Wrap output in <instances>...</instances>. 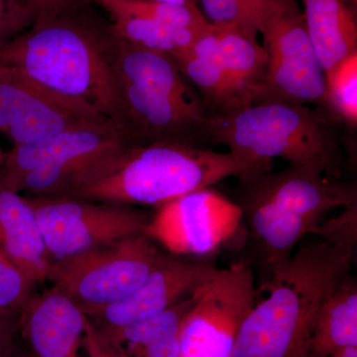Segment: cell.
Returning <instances> with one entry per match:
<instances>
[{"label":"cell","mask_w":357,"mask_h":357,"mask_svg":"<svg viewBox=\"0 0 357 357\" xmlns=\"http://www.w3.org/2000/svg\"><path fill=\"white\" fill-rule=\"evenodd\" d=\"M91 3L0 43V65L93 107L119 126L115 34L109 20L89 11Z\"/></svg>","instance_id":"cell-1"},{"label":"cell","mask_w":357,"mask_h":357,"mask_svg":"<svg viewBox=\"0 0 357 357\" xmlns=\"http://www.w3.org/2000/svg\"><path fill=\"white\" fill-rule=\"evenodd\" d=\"M354 261L356 251L319 238L296 249L260 283L266 297L243 319L232 357L306 356L319 307Z\"/></svg>","instance_id":"cell-2"},{"label":"cell","mask_w":357,"mask_h":357,"mask_svg":"<svg viewBox=\"0 0 357 357\" xmlns=\"http://www.w3.org/2000/svg\"><path fill=\"white\" fill-rule=\"evenodd\" d=\"M236 190L234 202L245 222L250 252L244 261L259 269L260 283L314 234L326 213L357 203L354 185L306 166L244 174Z\"/></svg>","instance_id":"cell-3"},{"label":"cell","mask_w":357,"mask_h":357,"mask_svg":"<svg viewBox=\"0 0 357 357\" xmlns=\"http://www.w3.org/2000/svg\"><path fill=\"white\" fill-rule=\"evenodd\" d=\"M273 164L269 160L231 151L217 152L185 143L133 145L105 172L63 197L159 208L225 178L272 170Z\"/></svg>","instance_id":"cell-4"},{"label":"cell","mask_w":357,"mask_h":357,"mask_svg":"<svg viewBox=\"0 0 357 357\" xmlns=\"http://www.w3.org/2000/svg\"><path fill=\"white\" fill-rule=\"evenodd\" d=\"M114 70L119 128L132 144L208 142L210 114L175 58L115 36Z\"/></svg>","instance_id":"cell-5"},{"label":"cell","mask_w":357,"mask_h":357,"mask_svg":"<svg viewBox=\"0 0 357 357\" xmlns=\"http://www.w3.org/2000/svg\"><path fill=\"white\" fill-rule=\"evenodd\" d=\"M337 117L323 107L285 102L253 103L211 115L208 143L252 158L286 160L342 180L347 159Z\"/></svg>","instance_id":"cell-6"},{"label":"cell","mask_w":357,"mask_h":357,"mask_svg":"<svg viewBox=\"0 0 357 357\" xmlns=\"http://www.w3.org/2000/svg\"><path fill=\"white\" fill-rule=\"evenodd\" d=\"M114 121L67 129L15 145L0 167V184L32 196H55L83 182L112 155L132 146Z\"/></svg>","instance_id":"cell-7"},{"label":"cell","mask_w":357,"mask_h":357,"mask_svg":"<svg viewBox=\"0 0 357 357\" xmlns=\"http://www.w3.org/2000/svg\"><path fill=\"white\" fill-rule=\"evenodd\" d=\"M161 250L141 232L51 263L47 281L91 316L137 290Z\"/></svg>","instance_id":"cell-8"},{"label":"cell","mask_w":357,"mask_h":357,"mask_svg":"<svg viewBox=\"0 0 357 357\" xmlns=\"http://www.w3.org/2000/svg\"><path fill=\"white\" fill-rule=\"evenodd\" d=\"M260 33L267 65L253 103L293 102L328 110L325 70L312 48L298 0H282Z\"/></svg>","instance_id":"cell-9"},{"label":"cell","mask_w":357,"mask_h":357,"mask_svg":"<svg viewBox=\"0 0 357 357\" xmlns=\"http://www.w3.org/2000/svg\"><path fill=\"white\" fill-rule=\"evenodd\" d=\"M51 263L141 234L149 220L129 206L67 197H29Z\"/></svg>","instance_id":"cell-10"},{"label":"cell","mask_w":357,"mask_h":357,"mask_svg":"<svg viewBox=\"0 0 357 357\" xmlns=\"http://www.w3.org/2000/svg\"><path fill=\"white\" fill-rule=\"evenodd\" d=\"M257 296L248 263L218 268L183 321L178 357H232L239 328Z\"/></svg>","instance_id":"cell-11"},{"label":"cell","mask_w":357,"mask_h":357,"mask_svg":"<svg viewBox=\"0 0 357 357\" xmlns=\"http://www.w3.org/2000/svg\"><path fill=\"white\" fill-rule=\"evenodd\" d=\"M241 223L243 215L234 202L208 187L157 208L143 234L168 252L217 256Z\"/></svg>","instance_id":"cell-12"},{"label":"cell","mask_w":357,"mask_h":357,"mask_svg":"<svg viewBox=\"0 0 357 357\" xmlns=\"http://www.w3.org/2000/svg\"><path fill=\"white\" fill-rule=\"evenodd\" d=\"M105 121L112 119L49 91L20 70L0 65V133L13 146Z\"/></svg>","instance_id":"cell-13"},{"label":"cell","mask_w":357,"mask_h":357,"mask_svg":"<svg viewBox=\"0 0 357 357\" xmlns=\"http://www.w3.org/2000/svg\"><path fill=\"white\" fill-rule=\"evenodd\" d=\"M218 270L215 256L175 255L162 249L137 290L88 318L96 328L115 330L159 314L206 285Z\"/></svg>","instance_id":"cell-14"},{"label":"cell","mask_w":357,"mask_h":357,"mask_svg":"<svg viewBox=\"0 0 357 357\" xmlns=\"http://www.w3.org/2000/svg\"><path fill=\"white\" fill-rule=\"evenodd\" d=\"M88 316L52 287L34 294L20 310V335L31 357H77Z\"/></svg>","instance_id":"cell-15"},{"label":"cell","mask_w":357,"mask_h":357,"mask_svg":"<svg viewBox=\"0 0 357 357\" xmlns=\"http://www.w3.org/2000/svg\"><path fill=\"white\" fill-rule=\"evenodd\" d=\"M0 251L35 283L47 281L51 261L31 204L1 184Z\"/></svg>","instance_id":"cell-16"},{"label":"cell","mask_w":357,"mask_h":357,"mask_svg":"<svg viewBox=\"0 0 357 357\" xmlns=\"http://www.w3.org/2000/svg\"><path fill=\"white\" fill-rule=\"evenodd\" d=\"M305 24L325 74L357 52L356 15L347 0H302Z\"/></svg>","instance_id":"cell-17"},{"label":"cell","mask_w":357,"mask_h":357,"mask_svg":"<svg viewBox=\"0 0 357 357\" xmlns=\"http://www.w3.org/2000/svg\"><path fill=\"white\" fill-rule=\"evenodd\" d=\"M351 347H357V281L349 273L319 307L305 357H332Z\"/></svg>","instance_id":"cell-18"},{"label":"cell","mask_w":357,"mask_h":357,"mask_svg":"<svg viewBox=\"0 0 357 357\" xmlns=\"http://www.w3.org/2000/svg\"><path fill=\"white\" fill-rule=\"evenodd\" d=\"M175 60L185 79L199 91L210 116L234 109L215 26L210 24L190 51Z\"/></svg>","instance_id":"cell-19"},{"label":"cell","mask_w":357,"mask_h":357,"mask_svg":"<svg viewBox=\"0 0 357 357\" xmlns=\"http://www.w3.org/2000/svg\"><path fill=\"white\" fill-rule=\"evenodd\" d=\"M220 53L234 109L253 105L266 72L267 54L257 39L234 27H218ZM231 110V109H230Z\"/></svg>","instance_id":"cell-20"},{"label":"cell","mask_w":357,"mask_h":357,"mask_svg":"<svg viewBox=\"0 0 357 357\" xmlns=\"http://www.w3.org/2000/svg\"><path fill=\"white\" fill-rule=\"evenodd\" d=\"M206 285L168 309L138 323L115 330L98 328L114 342L139 349L143 357H178L183 321Z\"/></svg>","instance_id":"cell-21"},{"label":"cell","mask_w":357,"mask_h":357,"mask_svg":"<svg viewBox=\"0 0 357 357\" xmlns=\"http://www.w3.org/2000/svg\"><path fill=\"white\" fill-rule=\"evenodd\" d=\"M109 15L115 36L147 50L174 58L188 53L204 30L170 28L141 14L121 8L112 0H93Z\"/></svg>","instance_id":"cell-22"},{"label":"cell","mask_w":357,"mask_h":357,"mask_svg":"<svg viewBox=\"0 0 357 357\" xmlns=\"http://www.w3.org/2000/svg\"><path fill=\"white\" fill-rule=\"evenodd\" d=\"M326 107L340 122L356 128L357 52L326 73Z\"/></svg>","instance_id":"cell-23"},{"label":"cell","mask_w":357,"mask_h":357,"mask_svg":"<svg viewBox=\"0 0 357 357\" xmlns=\"http://www.w3.org/2000/svg\"><path fill=\"white\" fill-rule=\"evenodd\" d=\"M131 13L141 14L170 28L206 29L210 23L204 17L198 4L180 6L152 0H112Z\"/></svg>","instance_id":"cell-24"},{"label":"cell","mask_w":357,"mask_h":357,"mask_svg":"<svg viewBox=\"0 0 357 357\" xmlns=\"http://www.w3.org/2000/svg\"><path fill=\"white\" fill-rule=\"evenodd\" d=\"M201 13L210 24L234 27L257 39L262 20L245 0H197Z\"/></svg>","instance_id":"cell-25"},{"label":"cell","mask_w":357,"mask_h":357,"mask_svg":"<svg viewBox=\"0 0 357 357\" xmlns=\"http://www.w3.org/2000/svg\"><path fill=\"white\" fill-rule=\"evenodd\" d=\"M35 285L34 281L0 251V310L20 311L33 295Z\"/></svg>","instance_id":"cell-26"},{"label":"cell","mask_w":357,"mask_h":357,"mask_svg":"<svg viewBox=\"0 0 357 357\" xmlns=\"http://www.w3.org/2000/svg\"><path fill=\"white\" fill-rule=\"evenodd\" d=\"M312 236L356 252L357 203L345 206L337 217L324 220Z\"/></svg>","instance_id":"cell-27"},{"label":"cell","mask_w":357,"mask_h":357,"mask_svg":"<svg viewBox=\"0 0 357 357\" xmlns=\"http://www.w3.org/2000/svg\"><path fill=\"white\" fill-rule=\"evenodd\" d=\"M34 20L17 0H0V43L31 27Z\"/></svg>","instance_id":"cell-28"},{"label":"cell","mask_w":357,"mask_h":357,"mask_svg":"<svg viewBox=\"0 0 357 357\" xmlns=\"http://www.w3.org/2000/svg\"><path fill=\"white\" fill-rule=\"evenodd\" d=\"M82 345L89 357H130L123 345L114 342L89 319L86 321Z\"/></svg>","instance_id":"cell-29"},{"label":"cell","mask_w":357,"mask_h":357,"mask_svg":"<svg viewBox=\"0 0 357 357\" xmlns=\"http://www.w3.org/2000/svg\"><path fill=\"white\" fill-rule=\"evenodd\" d=\"M31 14L34 24H41L61 14L89 3L91 0H17Z\"/></svg>","instance_id":"cell-30"},{"label":"cell","mask_w":357,"mask_h":357,"mask_svg":"<svg viewBox=\"0 0 357 357\" xmlns=\"http://www.w3.org/2000/svg\"><path fill=\"white\" fill-rule=\"evenodd\" d=\"M20 335V311L0 310V357H11Z\"/></svg>","instance_id":"cell-31"},{"label":"cell","mask_w":357,"mask_h":357,"mask_svg":"<svg viewBox=\"0 0 357 357\" xmlns=\"http://www.w3.org/2000/svg\"><path fill=\"white\" fill-rule=\"evenodd\" d=\"M260 16L262 25L271 16V14L280 6L282 0H245ZM262 28V27H261Z\"/></svg>","instance_id":"cell-32"},{"label":"cell","mask_w":357,"mask_h":357,"mask_svg":"<svg viewBox=\"0 0 357 357\" xmlns=\"http://www.w3.org/2000/svg\"><path fill=\"white\" fill-rule=\"evenodd\" d=\"M332 357H357V347H347Z\"/></svg>","instance_id":"cell-33"},{"label":"cell","mask_w":357,"mask_h":357,"mask_svg":"<svg viewBox=\"0 0 357 357\" xmlns=\"http://www.w3.org/2000/svg\"><path fill=\"white\" fill-rule=\"evenodd\" d=\"M152 1L167 2V3L180 4V6H196L197 0H152Z\"/></svg>","instance_id":"cell-34"},{"label":"cell","mask_w":357,"mask_h":357,"mask_svg":"<svg viewBox=\"0 0 357 357\" xmlns=\"http://www.w3.org/2000/svg\"><path fill=\"white\" fill-rule=\"evenodd\" d=\"M11 357H31L30 356V354H28V351H26V349H23V351H18L17 349H16V351H14V354Z\"/></svg>","instance_id":"cell-35"},{"label":"cell","mask_w":357,"mask_h":357,"mask_svg":"<svg viewBox=\"0 0 357 357\" xmlns=\"http://www.w3.org/2000/svg\"><path fill=\"white\" fill-rule=\"evenodd\" d=\"M6 153L2 150L1 146H0V167L3 164L4 160H6Z\"/></svg>","instance_id":"cell-36"},{"label":"cell","mask_w":357,"mask_h":357,"mask_svg":"<svg viewBox=\"0 0 357 357\" xmlns=\"http://www.w3.org/2000/svg\"><path fill=\"white\" fill-rule=\"evenodd\" d=\"M354 2H356V0H354Z\"/></svg>","instance_id":"cell-37"}]
</instances>
